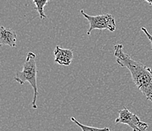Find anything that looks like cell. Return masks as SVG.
Segmentation results:
<instances>
[{"label":"cell","mask_w":152,"mask_h":131,"mask_svg":"<svg viewBox=\"0 0 152 131\" xmlns=\"http://www.w3.org/2000/svg\"><path fill=\"white\" fill-rule=\"evenodd\" d=\"M115 122L116 124L128 125L133 131H146L148 128V124L141 121L136 114L129 111L126 107L124 108V109L119 111V117L116 119Z\"/></svg>","instance_id":"cell-4"},{"label":"cell","mask_w":152,"mask_h":131,"mask_svg":"<svg viewBox=\"0 0 152 131\" xmlns=\"http://www.w3.org/2000/svg\"><path fill=\"white\" fill-rule=\"evenodd\" d=\"M135 131H141V130H135Z\"/></svg>","instance_id":"cell-11"},{"label":"cell","mask_w":152,"mask_h":131,"mask_svg":"<svg viewBox=\"0 0 152 131\" xmlns=\"http://www.w3.org/2000/svg\"><path fill=\"white\" fill-rule=\"evenodd\" d=\"M33 1L35 4L36 9H37L39 15L40 19L42 20V19L46 18V15L44 12V8H45L47 4L49 3L50 0H33Z\"/></svg>","instance_id":"cell-7"},{"label":"cell","mask_w":152,"mask_h":131,"mask_svg":"<svg viewBox=\"0 0 152 131\" xmlns=\"http://www.w3.org/2000/svg\"><path fill=\"white\" fill-rule=\"evenodd\" d=\"M17 39V34L13 30L2 26L0 27V45L15 47Z\"/></svg>","instance_id":"cell-6"},{"label":"cell","mask_w":152,"mask_h":131,"mask_svg":"<svg viewBox=\"0 0 152 131\" xmlns=\"http://www.w3.org/2000/svg\"><path fill=\"white\" fill-rule=\"evenodd\" d=\"M144 1H145L146 2H148L149 5H152V0H144Z\"/></svg>","instance_id":"cell-10"},{"label":"cell","mask_w":152,"mask_h":131,"mask_svg":"<svg viewBox=\"0 0 152 131\" xmlns=\"http://www.w3.org/2000/svg\"><path fill=\"white\" fill-rule=\"evenodd\" d=\"M55 61L60 65L69 66L74 59V52L69 49H63L57 45L54 51Z\"/></svg>","instance_id":"cell-5"},{"label":"cell","mask_w":152,"mask_h":131,"mask_svg":"<svg viewBox=\"0 0 152 131\" xmlns=\"http://www.w3.org/2000/svg\"><path fill=\"white\" fill-rule=\"evenodd\" d=\"M141 30H142V31H143L144 33H145V34L146 35V37H148V39L149 40V41H150V42L151 43V51H152V35L151 34H150V33L148 32V31L147 30V29L145 28V27H142V28H141Z\"/></svg>","instance_id":"cell-9"},{"label":"cell","mask_w":152,"mask_h":131,"mask_svg":"<svg viewBox=\"0 0 152 131\" xmlns=\"http://www.w3.org/2000/svg\"><path fill=\"white\" fill-rule=\"evenodd\" d=\"M114 57L117 64L129 71L132 81L138 89L152 102V71L142 62L133 60L124 52V45L117 44L114 45Z\"/></svg>","instance_id":"cell-1"},{"label":"cell","mask_w":152,"mask_h":131,"mask_svg":"<svg viewBox=\"0 0 152 131\" xmlns=\"http://www.w3.org/2000/svg\"><path fill=\"white\" fill-rule=\"evenodd\" d=\"M73 122H74L77 125H78L81 128L83 131H110V130L107 127H104V128H98V127H89V126H86V125L82 124L81 123L79 122L78 121L75 119V118L74 117H72L70 118Z\"/></svg>","instance_id":"cell-8"},{"label":"cell","mask_w":152,"mask_h":131,"mask_svg":"<svg viewBox=\"0 0 152 131\" xmlns=\"http://www.w3.org/2000/svg\"></svg>","instance_id":"cell-12"},{"label":"cell","mask_w":152,"mask_h":131,"mask_svg":"<svg viewBox=\"0 0 152 131\" xmlns=\"http://www.w3.org/2000/svg\"><path fill=\"white\" fill-rule=\"evenodd\" d=\"M36 57L37 56L34 52H28L25 63L23 64V70L21 71H18L15 77V81L21 85L24 84L26 82H28L30 86L33 87L34 95L32 102V107L34 109L37 108V99L38 96V87L37 83V67L36 63Z\"/></svg>","instance_id":"cell-2"},{"label":"cell","mask_w":152,"mask_h":131,"mask_svg":"<svg viewBox=\"0 0 152 131\" xmlns=\"http://www.w3.org/2000/svg\"><path fill=\"white\" fill-rule=\"evenodd\" d=\"M85 18L89 21V28L87 31V35H90L93 30H108L110 32H114L116 30V21L114 16L110 14L91 16L85 13L83 10L80 11Z\"/></svg>","instance_id":"cell-3"}]
</instances>
